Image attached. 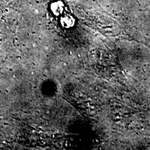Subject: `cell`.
<instances>
[{"label": "cell", "mask_w": 150, "mask_h": 150, "mask_svg": "<svg viewBox=\"0 0 150 150\" xmlns=\"http://www.w3.org/2000/svg\"><path fill=\"white\" fill-rule=\"evenodd\" d=\"M50 10L54 16H59L63 13L64 4L61 1H56L52 3L50 5Z\"/></svg>", "instance_id": "cell-1"}, {"label": "cell", "mask_w": 150, "mask_h": 150, "mask_svg": "<svg viewBox=\"0 0 150 150\" xmlns=\"http://www.w3.org/2000/svg\"><path fill=\"white\" fill-rule=\"evenodd\" d=\"M61 24L62 27L65 28H70L74 26V19L70 15H64L61 18Z\"/></svg>", "instance_id": "cell-2"}]
</instances>
